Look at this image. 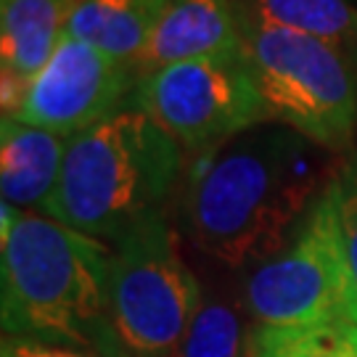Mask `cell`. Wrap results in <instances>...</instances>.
<instances>
[{"instance_id": "cell-1", "label": "cell", "mask_w": 357, "mask_h": 357, "mask_svg": "<svg viewBox=\"0 0 357 357\" xmlns=\"http://www.w3.org/2000/svg\"><path fill=\"white\" fill-rule=\"evenodd\" d=\"M323 151L281 122H262L199 153L178 199L185 238L233 270L278 255L336 175Z\"/></svg>"}, {"instance_id": "cell-2", "label": "cell", "mask_w": 357, "mask_h": 357, "mask_svg": "<svg viewBox=\"0 0 357 357\" xmlns=\"http://www.w3.org/2000/svg\"><path fill=\"white\" fill-rule=\"evenodd\" d=\"M0 215L3 333L122 357L109 318L106 243L8 202Z\"/></svg>"}, {"instance_id": "cell-3", "label": "cell", "mask_w": 357, "mask_h": 357, "mask_svg": "<svg viewBox=\"0 0 357 357\" xmlns=\"http://www.w3.org/2000/svg\"><path fill=\"white\" fill-rule=\"evenodd\" d=\"M178 178L180 146L132 101L69 138L61 178L43 212L103 243H119L162 215Z\"/></svg>"}, {"instance_id": "cell-4", "label": "cell", "mask_w": 357, "mask_h": 357, "mask_svg": "<svg viewBox=\"0 0 357 357\" xmlns=\"http://www.w3.org/2000/svg\"><path fill=\"white\" fill-rule=\"evenodd\" d=\"M238 56L273 122L326 149L357 130V77L349 53L318 38L238 19Z\"/></svg>"}, {"instance_id": "cell-5", "label": "cell", "mask_w": 357, "mask_h": 357, "mask_svg": "<svg viewBox=\"0 0 357 357\" xmlns=\"http://www.w3.org/2000/svg\"><path fill=\"white\" fill-rule=\"evenodd\" d=\"M241 302L257 326H357V283L339 225L336 175L291 241L249 270Z\"/></svg>"}, {"instance_id": "cell-6", "label": "cell", "mask_w": 357, "mask_h": 357, "mask_svg": "<svg viewBox=\"0 0 357 357\" xmlns=\"http://www.w3.org/2000/svg\"><path fill=\"white\" fill-rule=\"evenodd\" d=\"M199 305V281L175 252L165 215H153L116 243L109 318L122 357H175Z\"/></svg>"}, {"instance_id": "cell-7", "label": "cell", "mask_w": 357, "mask_h": 357, "mask_svg": "<svg viewBox=\"0 0 357 357\" xmlns=\"http://www.w3.org/2000/svg\"><path fill=\"white\" fill-rule=\"evenodd\" d=\"M135 103L193 156L273 122L241 56H206L141 77Z\"/></svg>"}, {"instance_id": "cell-8", "label": "cell", "mask_w": 357, "mask_h": 357, "mask_svg": "<svg viewBox=\"0 0 357 357\" xmlns=\"http://www.w3.org/2000/svg\"><path fill=\"white\" fill-rule=\"evenodd\" d=\"M132 82L135 66L109 59L93 45L66 35L51 61L29 82L16 119L64 138H75L114 114Z\"/></svg>"}, {"instance_id": "cell-9", "label": "cell", "mask_w": 357, "mask_h": 357, "mask_svg": "<svg viewBox=\"0 0 357 357\" xmlns=\"http://www.w3.org/2000/svg\"><path fill=\"white\" fill-rule=\"evenodd\" d=\"M79 0H0V109L13 116L66 38Z\"/></svg>"}, {"instance_id": "cell-10", "label": "cell", "mask_w": 357, "mask_h": 357, "mask_svg": "<svg viewBox=\"0 0 357 357\" xmlns=\"http://www.w3.org/2000/svg\"><path fill=\"white\" fill-rule=\"evenodd\" d=\"M238 53V13L233 0H167L153 35L135 61L138 82L156 69Z\"/></svg>"}, {"instance_id": "cell-11", "label": "cell", "mask_w": 357, "mask_h": 357, "mask_svg": "<svg viewBox=\"0 0 357 357\" xmlns=\"http://www.w3.org/2000/svg\"><path fill=\"white\" fill-rule=\"evenodd\" d=\"M69 138L16 116L0 122V191L16 209H45L59 185Z\"/></svg>"}, {"instance_id": "cell-12", "label": "cell", "mask_w": 357, "mask_h": 357, "mask_svg": "<svg viewBox=\"0 0 357 357\" xmlns=\"http://www.w3.org/2000/svg\"><path fill=\"white\" fill-rule=\"evenodd\" d=\"M167 0H79L66 35L109 59L135 66L153 35Z\"/></svg>"}, {"instance_id": "cell-13", "label": "cell", "mask_w": 357, "mask_h": 357, "mask_svg": "<svg viewBox=\"0 0 357 357\" xmlns=\"http://www.w3.org/2000/svg\"><path fill=\"white\" fill-rule=\"evenodd\" d=\"M238 19L278 26L357 51V6L352 0H233Z\"/></svg>"}, {"instance_id": "cell-14", "label": "cell", "mask_w": 357, "mask_h": 357, "mask_svg": "<svg viewBox=\"0 0 357 357\" xmlns=\"http://www.w3.org/2000/svg\"><path fill=\"white\" fill-rule=\"evenodd\" d=\"M246 310L228 296H209L193 315L175 357H246L249 331L243 323Z\"/></svg>"}, {"instance_id": "cell-15", "label": "cell", "mask_w": 357, "mask_h": 357, "mask_svg": "<svg viewBox=\"0 0 357 357\" xmlns=\"http://www.w3.org/2000/svg\"><path fill=\"white\" fill-rule=\"evenodd\" d=\"M336 185H339V225L357 283V156L336 172Z\"/></svg>"}, {"instance_id": "cell-16", "label": "cell", "mask_w": 357, "mask_h": 357, "mask_svg": "<svg viewBox=\"0 0 357 357\" xmlns=\"http://www.w3.org/2000/svg\"><path fill=\"white\" fill-rule=\"evenodd\" d=\"M0 357H98V355H90V352H82V349H72V347L48 344V342H38V339H26V336H3Z\"/></svg>"}, {"instance_id": "cell-17", "label": "cell", "mask_w": 357, "mask_h": 357, "mask_svg": "<svg viewBox=\"0 0 357 357\" xmlns=\"http://www.w3.org/2000/svg\"><path fill=\"white\" fill-rule=\"evenodd\" d=\"M318 357H357V326H344Z\"/></svg>"}]
</instances>
